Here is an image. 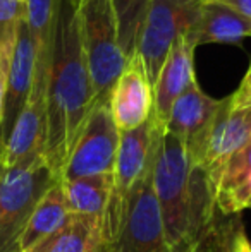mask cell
I'll return each mask as SVG.
<instances>
[{
  "instance_id": "obj_16",
  "label": "cell",
  "mask_w": 251,
  "mask_h": 252,
  "mask_svg": "<svg viewBox=\"0 0 251 252\" xmlns=\"http://www.w3.org/2000/svg\"><path fill=\"white\" fill-rule=\"evenodd\" d=\"M251 201V143L225 165L215 190V206L224 216L238 215Z\"/></svg>"
},
{
  "instance_id": "obj_7",
  "label": "cell",
  "mask_w": 251,
  "mask_h": 252,
  "mask_svg": "<svg viewBox=\"0 0 251 252\" xmlns=\"http://www.w3.org/2000/svg\"><path fill=\"white\" fill-rule=\"evenodd\" d=\"M119 150V129L110 113V94L97 98L66 161L61 182L112 173Z\"/></svg>"
},
{
  "instance_id": "obj_14",
  "label": "cell",
  "mask_w": 251,
  "mask_h": 252,
  "mask_svg": "<svg viewBox=\"0 0 251 252\" xmlns=\"http://www.w3.org/2000/svg\"><path fill=\"white\" fill-rule=\"evenodd\" d=\"M222 100L207 96L198 88L196 81L176 100L165 130L184 141L189 153V161L198 155L203 139L212 126L215 113L218 112Z\"/></svg>"
},
{
  "instance_id": "obj_15",
  "label": "cell",
  "mask_w": 251,
  "mask_h": 252,
  "mask_svg": "<svg viewBox=\"0 0 251 252\" xmlns=\"http://www.w3.org/2000/svg\"><path fill=\"white\" fill-rule=\"evenodd\" d=\"M193 48L203 43H238L251 36V21L215 0H205L193 28L184 34Z\"/></svg>"
},
{
  "instance_id": "obj_5",
  "label": "cell",
  "mask_w": 251,
  "mask_h": 252,
  "mask_svg": "<svg viewBox=\"0 0 251 252\" xmlns=\"http://www.w3.org/2000/svg\"><path fill=\"white\" fill-rule=\"evenodd\" d=\"M77 23L95 96L110 94L127 63L117 41V24L110 0H81Z\"/></svg>"
},
{
  "instance_id": "obj_19",
  "label": "cell",
  "mask_w": 251,
  "mask_h": 252,
  "mask_svg": "<svg viewBox=\"0 0 251 252\" xmlns=\"http://www.w3.org/2000/svg\"><path fill=\"white\" fill-rule=\"evenodd\" d=\"M102 244V220L71 215L57 230L26 252H95Z\"/></svg>"
},
{
  "instance_id": "obj_6",
  "label": "cell",
  "mask_w": 251,
  "mask_h": 252,
  "mask_svg": "<svg viewBox=\"0 0 251 252\" xmlns=\"http://www.w3.org/2000/svg\"><path fill=\"white\" fill-rule=\"evenodd\" d=\"M205 0H150L136 41V55L143 60L153 90L171 47L193 28Z\"/></svg>"
},
{
  "instance_id": "obj_1",
  "label": "cell",
  "mask_w": 251,
  "mask_h": 252,
  "mask_svg": "<svg viewBox=\"0 0 251 252\" xmlns=\"http://www.w3.org/2000/svg\"><path fill=\"white\" fill-rule=\"evenodd\" d=\"M95 101L97 96L81 43L77 9L69 0H57L47 81L43 159L59 180Z\"/></svg>"
},
{
  "instance_id": "obj_24",
  "label": "cell",
  "mask_w": 251,
  "mask_h": 252,
  "mask_svg": "<svg viewBox=\"0 0 251 252\" xmlns=\"http://www.w3.org/2000/svg\"><path fill=\"white\" fill-rule=\"evenodd\" d=\"M10 59L0 57V129L3 122V98H5V84H7V72H9Z\"/></svg>"
},
{
  "instance_id": "obj_13",
  "label": "cell",
  "mask_w": 251,
  "mask_h": 252,
  "mask_svg": "<svg viewBox=\"0 0 251 252\" xmlns=\"http://www.w3.org/2000/svg\"><path fill=\"white\" fill-rule=\"evenodd\" d=\"M193 50L186 36H179L171 47L167 59L160 69L157 83L153 86V108L151 120L155 127L165 130L176 100L194 81L193 74Z\"/></svg>"
},
{
  "instance_id": "obj_28",
  "label": "cell",
  "mask_w": 251,
  "mask_h": 252,
  "mask_svg": "<svg viewBox=\"0 0 251 252\" xmlns=\"http://www.w3.org/2000/svg\"><path fill=\"white\" fill-rule=\"evenodd\" d=\"M248 208H250V209H251V201H250V204H248Z\"/></svg>"
},
{
  "instance_id": "obj_11",
  "label": "cell",
  "mask_w": 251,
  "mask_h": 252,
  "mask_svg": "<svg viewBox=\"0 0 251 252\" xmlns=\"http://www.w3.org/2000/svg\"><path fill=\"white\" fill-rule=\"evenodd\" d=\"M35 60H36L35 41L31 38L30 30H28L26 17H23L19 26H17L9 72H7L5 98H3V122L2 129H0V153L3 150L5 141L9 139L10 130H12L17 117L21 115L28 98H30L35 77Z\"/></svg>"
},
{
  "instance_id": "obj_27",
  "label": "cell",
  "mask_w": 251,
  "mask_h": 252,
  "mask_svg": "<svg viewBox=\"0 0 251 252\" xmlns=\"http://www.w3.org/2000/svg\"><path fill=\"white\" fill-rule=\"evenodd\" d=\"M69 2L72 3V5H74V7H76V9H77V7H79V3H81V0H69Z\"/></svg>"
},
{
  "instance_id": "obj_12",
  "label": "cell",
  "mask_w": 251,
  "mask_h": 252,
  "mask_svg": "<svg viewBox=\"0 0 251 252\" xmlns=\"http://www.w3.org/2000/svg\"><path fill=\"white\" fill-rule=\"evenodd\" d=\"M153 90L143 60L134 53L110 91V113L119 132L143 126L151 115Z\"/></svg>"
},
{
  "instance_id": "obj_3",
  "label": "cell",
  "mask_w": 251,
  "mask_h": 252,
  "mask_svg": "<svg viewBox=\"0 0 251 252\" xmlns=\"http://www.w3.org/2000/svg\"><path fill=\"white\" fill-rule=\"evenodd\" d=\"M151 117L133 130L119 132V150L112 172V189L102 218V244L112 246L121 233L131 192L140 179L151 168L158 134Z\"/></svg>"
},
{
  "instance_id": "obj_10",
  "label": "cell",
  "mask_w": 251,
  "mask_h": 252,
  "mask_svg": "<svg viewBox=\"0 0 251 252\" xmlns=\"http://www.w3.org/2000/svg\"><path fill=\"white\" fill-rule=\"evenodd\" d=\"M47 130V88L33 86L30 98L17 117L9 139L0 153V170L43 156Z\"/></svg>"
},
{
  "instance_id": "obj_20",
  "label": "cell",
  "mask_w": 251,
  "mask_h": 252,
  "mask_svg": "<svg viewBox=\"0 0 251 252\" xmlns=\"http://www.w3.org/2000/svg\"><path fill=\"white\" fill-rule=\"evenodd\" d=\"M67 208L71 215L104 218L112 189V173L84 177L62 182Z\"/></svg>"
},
{
  "instance_id": "obj_25",
  "label": "cell",
  "mask_w": 251,
  "mask_h": 252,
  "mask_svg": "<svg viewBox=\"0 0 251 252\" xmlns=\"http://www.w3.org/2000/svg\"><path fill=\"white\" fill-rule=\"evenodd\" d=\"M215 2H220L224 5L231 7L236 12H239L241 16L251 21V0H215Z\"/></svg>"
},
{
  "instance_id": "obj_18",
  "label": "cell",
  "mask_w": 251,
  "mask_h": 252,
  "mask_svg": "<svg viewBox=\"0 0 251 252\" xmlns=\"http://www.w3.org/2000/svg\"><path fill=\"white\" fill-rule=\"evenodd\" d=\"M55 7L57 0H24V17L36 52L33 86L47 88L52 59V40H54Z\"/></svg>"
},
{
  "instance_id": "obj_26",
  "label": "cell",
  "mask_w": 251,
  "mask_h": 252,
  "mask_svg": "<svg viewBox=\"0 0 251 252\" xmlns=\"http://www.w3.org/2000/svg\"><path fill=\"white\" fill-rule=\"evenodd\" d=\"M95 252H114V249H112V246H104V244H100V247Z\"/></svg>"
},
{
  "instance_id": "obj_23",
  "label": "cell",
  "mask_w": 251,
  "mask_h": 252,
  "mask_svg": "<svg viewBox=\"0 0 251 252\" xmlns=\"http://www.w3.org/2000/svg\"><path fill=\"white\" fill-rule=\"evenodd\" d=\"M231 101H232V105H236V106L251 105V65H250L248 72H246L245 79H243L241 86H239V90L231 96Z\"/></svg>"
},
{
  "instance_id": "obj_2",
  "label": "cell",
  "mask_w": 251,
  "mask_h": 252,
  "mask_svg": "<svg viewBox=\"0 0 251 252\" xmlns=\"http://www.w3.org/2000/svg\"><path fill=\"white\" fill-rule=\"evenodd\" d=\"M191 161L184 141L169 130L158 134L151 161V186L160 206L165 240L171 252H181L188 232Z\"/></svg>"
},
{
  "instance_id": "obj_17",
  "label": "cell",
  "mask_w": 251,
  "mask_h": 252,
  "mask_svg": "<svg viewBox=\"0 0 251 252\" xmlns=\"http://www.w3.org/2000/svg\"><path fill=\"white\" fill-rule=\"evenodd\" d=\"M71 213L67 208L66 194H64L62 182H55L50 189L45 192L36 208L33 209L23 233L19 237V252H26L52 233H55L64 223L69 220Z\"/></svg>"
},
{
  "instance_id": "obj_9",
  "label": "cell",
  "mask_w": 251,
  "mask_h": 252,
  "mask_svg": "<svg viewBox=\"0 0 251 252\" xmlns=\"http://www.w3.org/2000/svg\"><path fill=\"white\" fill-rule=\"evenodd\" d=\"M112 249L114 252H171L160 206L151 186V168L131 192L124 223Z\"/></svg>"
},
{
  "instance_id": "obj_4",
  "label": "cell",
  "mask_w": 251,
  "mask_h": 252,
  "mask_svg": "<svg viewBox=\"0 0 251 252\" xmlns=\"http://www.w3.org/2000/svg\"><path fill=\"white\" fill-rule=\"evenodd\" d=\"M55 182L43 156L0 170V252H19L17 242L31 213Z\"/></svg>"
},
{
  "instance_id": "obj_22",
  "label": "cell",
  "mask_w": 251,
  "mask_h": 252,
  "mask_svg": "<svg viewBox=\"0 0 251 252\" xmlns=\"http://www.w3.org/2000/svg\"><path fill=\"white\" fill-rule=\"evenodd\" d=\"M24 17V0H0V57L10 59L17 26Z\"/></svg>"
},
{
  "instance_id": "obj_21",
  "label": "cell",
  "mask_w": 251,
  "mask_h": 252,
  "mask_svg": "<svg viewBox=\"0 0 251 252\" xmlns=\"http://www.w3.org/2000/svg\"><path fill=\"white\" fill-rule=\"evenodd\" d=\"M117 24V41L127 60L136 53V41L150 0H110Z\"/></svg>"
},
{
  "instance_id": "obj_8",
  "label": "cell",
  "mask_w": 251,
  "mask_h": 252,
  "mask_svg": "<svg viewBox=\"0 0 251 252\" xmlns=\"http://www.w3.org/2000/svg\"><path fill=\"white\" fill-rule=\"evenodd\" d=\"M251 143V105L236 106L231 96L222 100L212 126L203 139L198 155L191 159V166L201 168L217 190L227 161Z\"/></svg>"
}]
</instances>
